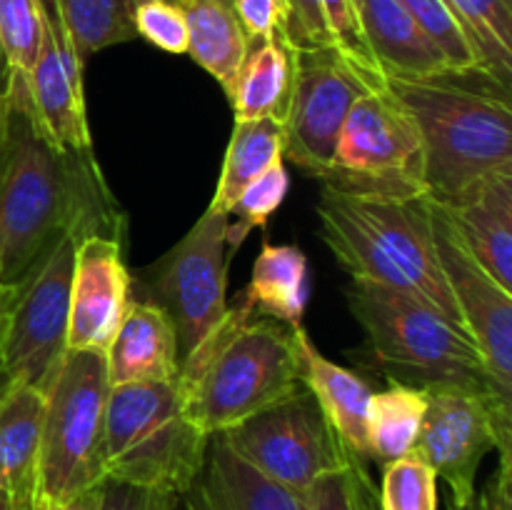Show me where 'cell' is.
Wrapping results in <instances>:
<instances>
[{
	"label": "cell",
	"mask_w": 512,
	"mask_h": 510,
	"mask_svg": "<svg viewBox=\"0 0 512 510\" xmlns=\"http://www.w3.org/2000/svg\"><path fill=\"white\" fill-rule=\"evenodd\" d=\"M243 295L258 315L278 320L288 328H303L310 300L308 255L298 245L263 243Z\"/></svg>",
	"instance_id": "obj_23"
},
{
	"label": "cell",
	"mask_w": 512,
	"mask_h": 510,
	"mask_svg": "<svg viewBox=\"0 0 512 510\" xmlns=\"http://www.w3.org/2000/svg\"><path fill=\"white\" fill-rule=\"evenodd\" d=\"M425 200V198H423ZM445 283L453 293L463 328L478 345L500 393L512 400V293L500 288L463 248L445 215L425 200Z\"/></svg>",
	"instance_id": "obj_14"
},
{
	"label": "cell",
	"mask_w": 512,
	"mask_h": 510,
	"mask_svg": "<svg viewBox=\"0 0 512 510\" xmlns=\"http://www.w3.org/2000/svg\"><path fill=\"white\" fill-rule=\"evenodd\" d=\"M0 510H15L13 500H10L5 493H0Z\"/></svg>",
	"instance_id": "obj_45"
},
{
	"label": "cell",
	"mask_w": 512,
	"mask_h": 510,
	"mask_svg": "<svg viewBox=\"0 0 512 510\" xmlns=\"http://www.w3.org/2000/svg\"><path fill=\"white\" fill-rule=\"evenodd\" d=\"M283 145V123H278V120H235L223 168H220L218 188H215L208 208L228 215L245 185L253 183L273 163L283 160Z\"/></svg>",
	"instance_id": "obj_25"
},
{
	"label": "cell",
	"mask_w": 512,
	"mask_h": 510,
	"mask_svg": "<svg viewBox=\"0 0 512 510\" xmlns=\"http://www.w3.org/2000/svg\"><path fill=\"white\" fill-rule=\"evenodd\" d=\"M200 510H310L308 498L245 463L223 438H210L205 468L190 488Z\"/></svg>",
	"instance_id": "obj_21"
},
{
	"label": "cell",
	"mask_w": 512,
	"mask_h": 510,
	"mask_svg": "<svg viewBox=\"0 0 512 510\" xmlns=\"http://www.w3.org/2000/svg\"><path fill=\"white\" fill-rule=\"evenodd\" d=\"M0 48L8 75L28 85L40 48L38 0H0Z\"/></svg>",
	"instance_id": "obj_32"
},
{
	"label": "cell",
	"mask_w": 512,
	"mask_h": 510,
	"mask_svg": "<svg viewBox=\"0 0 512 510\" xmlns=\"http://www.w3.org/2000/svg\"><path fill=\"white\" fill-rule=\"evenodd\" d=\"M103 485V483H100ZM100 485L93 490H85V493L75 495L73 500H68V503H60V505H53V508L48 510H98V503H100Z\"/></svg>",
	"instance_id": "obj_40"
},
{
	"label": "cell",
	"mask_w": 512,
	"mask_h": 510,
	"mask_svg": "<svg viewBox=\"0 0 512 510\" xmlns=\"http://www.w3.org/2000/svg\"><path fill=\"white\" fill-rule=\"evenodd\" d=\"M448 510H512V460H500L493 478L468 503L448 500Z\"/></svg>",
	"instance_id": "obj_38"
},
{
	"label": "cell",
	"mask_w": 512,
	"mask_h": 510,
	"mask_svg": "<svg viewBox=\"0 0 512 510\" xmlns=\"http://www.w3.org/2000/svg\"><path fill=\"white\" fill-rule=\"evenodd\" d=\"M15 295H18V285H8L3 278H0V353H3L5 335H8L10 310H13Z\"/></svg>",
	"instance_id": "obj_39"
},
{
	"label": "cell",
	"mask_w": 512,
	"mask_h": 510,
	"mask_svg": "<svg viewBox=\"0 0 512 510\" xmlns=\"http://www.w3.org/2000/svg\"><path fill=\"white\" fill-rule=\"evenodd\" d=\"M233 5L248 38H278L290 43L288 0H233Z\"/></svg>",
	"instance_id": "obj_35"
},
{
	"label": "cell",
	"mask_w": 512,
	"mask_h": 510,
	"mask_svg": "<svg viewBox=\"0 0 512 510\" xmlns=\"http://www.w3.org/2000/svg\"><path fill=\"white\" fill-rule=\"evenodd\" d=\"M288 40L293 48H333L320 0H288Z\"/></svg>",
	"instance_id": "obj_36"
},
{
	"label": "cell",
	"mask_w": 512,
	"mask_h": 510,
	"mask_svg": "<svg viewBox=\"0 0 512 510\" xmlns=\"http://www.w3.org/2000/svg\"><path fill=\"white\" fill-rule=\"evenodd\" d=\"M290 190V175L285 170L283 160L270 165L268 170L258 175L250 185H245L243 193L238 195V200L233 203L228 215H235L233 223L228 220V258H233L240 250V245L245 243L250 233L255 228H265L270 223V218L275 215V210L283 205L285 195Z\"/></svg>",
	"instance_id": "obj_29"
},
{
	"label": "cell",
	"mask_w": 512,
	"mask_h": 510,
	"mask_svg": "<svg viewBox=\"0 0 512 510\" xmlns=\"http://www.w3.org/2000/svg\"><path fill=\"white\" fill-rule=\"evenodd\" d=\"M355 10L385 78L435 80L455 73L400 0H355Z\"/></svg>",
	"instance_id": "obj_19"
},
{
	"label": "cell",
	"mask_w": 512,
	"mask_h": 510,
	"mask_svg": "<svg viewBox=\"0 0 512 510\" xmlns=\"http://www.w3.org/2000/svg\"><path fill=\"white\" fill-rule=\"evenodd\" d=\"M348 308L365 330L373 358L393 383L460 385L512 403L498 390L468 330L425 300L378 283L353 280Z\"/></svg>",
	"instance_id": "obj_5"
},
{
	"label": "cell",
	"mask_w": 512,
	"mask_h": 510,
	"mask_svg": "<svg viewBox=\"0 0 512 510\" xmlns=\"http://www.w3.org/2000/svg\"><path fill=\"white\" fill-rule=\"evenodd\" d=\"M78 243L75 238L63 240L43 268L18 285L10 310L0 370L13 383L33 385L40 393L50 388L68 353L70 280Z\"/></svg>",
	"instance_id": "obj_13"
},
{
	"label": "cell",
	"mask_w": 512,
	"mask_h": 510,
	"mask_svg": "<svg viewBox=\"0 0 512 510\" xmlns=\"http://www.w3.org/2000/svg\"><path fill=\"white\" fill-rule=\"evenodd\" d=\"M293 90V53L278 38H250L238 75L225 90L235 120L273 118L283 123Z\"/></svg>",
	"instance_id": "obj_22"
},
{
	"label": "cell",
	"mask_w": 512,
	"mask_h": 510,
	"mask_svg": "<svg viewBox=\"0 0 512 510\" xmlns=\"http://www.w3.org/2000/svg\"><path fill=\"white\" fill-rule=\"evenodd\" d=\"M8 115H10L8 93L0 90V178H3L5 153H8Z\"/></svg>",
	"instance_id": "obj_41"
},
{
	"label": "cell",
	"mask_w": 512,
	"mask_h": 510,
	"mask_svg": "<svg viewBox=\"0 0 512 510\" xmlns=\"http://www.w3.org/2000/svg\"><path fill=\"white\" fill-rule=\"evenodd\" d=\"M5 93L10 115L0 178V278L23 285L63 240L108 235L125 243V213L93 150L65 148L40 128L25 80L8 75Z\"/></svg>",
	"instance_id": "obj_1"
},
{
	"label": "cell",
	"mask_w": 512,
	"mask_h": 510,
	"mask_svg": "<svg viewBox=\"0 0 512 510\" xmlns=\"http://www.w3.org/2000/svg\"><path fill=\"white\" fill-rule=\"evenodd\" d=\"M293 90L283 120V158L313 178H323L333 163L340 130L368 83L335 48H293Z\"/></svg>",
	"instance_id": "obj_12"
},
{
	"label": "cell",
	"mask_w": 512,
	"mask_h": 510,
	"mask_svg": "<svg viewBox=\"0 0 512 510\" xmlns=\"http://www.w3.org/2000/svg\"><path fill=\"white\" fill-rule=\"evenodd\" d=\"M425 408V390L415 385L390 380L388 390L373 393L368 413V463L375 460L385 465L413 453Z\"/></svg>",
	"instance_id": "obj_26"
},
{
	"label": "cell",
	"mask_w": 512,
	"mask_h": 510,
	"mask_svg": "<svg viewBox=\"0 0 512 510\" xmlns=\"http://www.w3.org/2000/svg\"><path fill=\"white\" fill-rule=\"evenodd\" d=\"M13 385H15V383H13V380H10V378H8V375H5V373H3V370H0V400H3V398H5V393H8V390H10V388H13Z\"/></svg>",
	"instance_id": "obj_44"
},
{
	"label": "cell",
	"mask_w": 512,
	"mask_h": 510,
	"mask_svg": "<svg viewBox=\"0 0 512 510\" xmlns=\"http://www.w3.org/2000/svg\"><path fill=\"white\" fill-rule=\"evenodd\" d=\"M130 275L120 240L108 235L80 240L70 280L68 350L105 353L110 348L133 298Z\"/></svg>",
	"instance_id": "obj_15"
},
{
	"label": "cell",
	"mask_w": 512,
	"mask_h": 510,
	"mask_svg": "<svg viewBox=\"0 0 512 510\" xmlns=\"http://www.w3.org/2000/svg\"><path fill=\"white\" fill-rule=\"evenodd\" d=\"M415 453L448 483L450 503L475 495L480 463L490 450L512 460V403L460 385H428Z\"/></svg>",
	"instance_id": "obj_11"
},
{
	"label": "cell",
	"mask_w": 512,
	"mask_h": 510,
	"mask_svg": "<svg viewBox=\"0 0 512 510\" xmlns=\"http://www.w3.org/2000/svg\"><path fill=\"white\" fill-rule=\"evenodd\" d=\"M400 3L408 8V13L413 15L420 30L443 53V58L448 60L455 73L483 70L478 50H475L468 30L463 28L460 18L448 5V0H400Z\"/></svg>",
	"instance_id": "obj_30"
},
{
	"label": "cell",
	"mask_w": 512,
	"mask_h": 510,
	"mask_svg": "<svg viewBox=\"0 0 512 510\" xmlns=\"http://www.w3.org/2000/svg\"><path fill=\"white\" fill-rule=\"evenodd\" d=\"M485 78L493 75L468 70L435 80L385 78V88L413 115L423 138L425 200L448 203L475 180L512 168L508 93L473 88Z\"/></svg>",
	"instance_id": "obj_4"
},
{
	"label": "cell",
	"mask_w": 512,
	"mask_h": 510,
	"mask_svg": "<svg viewBox=\"0 0 512 510\" xmlns=\"http://www.w3.org/2000/svg\"><path fill=\"white\" fill-rule=\"evenodd\" d=\"M5 83H8V65H5L3 48H0V90H5Z\"/></svg>",
	"instance_id": "obj_43"
},
{
	"label": "cell",
	"mask_w": 512,
	"mask_h": 510,
	"mask_svg": "<svg viewBox=\"0 0 512 510\" xmlns=\"http://www.w3.org/2000/svg\"><path fill=\"white\" fill-rule=\"evenodd\" d=\"M178 498L155 490L135 488L128 483H115L105 480L100 485V503L98 510H175Z\"/></svg>",
	"instance_id": "obj_37"
},
{
	"label": "cell",
	"mask_w": 512,
	"mask_h": 510,
	"mask_svg": "<svg viewBox=\"0 0 512 510\" xmlns=\"http://www.w3.org/2000/svg\"><path fill=\"white\" fill-rule=\"evenodd\" d=\"M228 220L208 208L158 263L130 275L173 323L180 360L228 313Z\"/></svg>",
	"instance_id": "obj_9"
},
{
	"label": "cell",
	"mask_w": 512,
	"mask_h": 510,
	"mask_svg": "<svg viewBox=\"0 0 512 510\" xmlns=\"http://www.w3.org/2000/svg\"><path fill=\"white\" fill-rule=\"evenodd\" d=\"M138 38L170 55L188 53V25L178 0H140L133 10Z\"/></svg>",
	"instance_id": "obj_34"
},
{
	"label": "cell",
	"mask_w": 512,
	"mask_h": 510,
	"mask_svg": "<svg viewBox=\"0 0 512 510\" xmlns=\"http://www.w3.org/2000/svg\"><path fill=\"white\" fill-rule=\"evenodd\" d=\"M433 205L445 215L475 263L512 293V168L495 170L448 203Z\"/></svg>",
	"instance_id": "obj_16"
},
{
	"label": "cell",
	"mask_w": 512,
	"mask_h": 510,
	"mask_svg": "<svg viewBox=\"0 0 512 510\" xmlns=\"http://www.w3.org/2000/svg\"><path fill=\"white\" fill-rule=\"evenodd\" d=\"M293 330L255 313L240 293L238 303L180 360L175 378L183 413L208 438L225 433L258 410L300 388Z\"/></svg>",
	"instance_id": "obj_2"
},
{
	"label": "cell",
	"mask_w": 512,
	"mask_h": 510,
	"mask_svg": "<svg viewBox=\"0 0 512 510\" xmlns=\"http://www.w3.org/2000/svg\"><path fill=\"white\" fill-rule=\"evenodd\" d=\"M110 385L170 383L180 373L178 338L168 315L145 298H130L113 343L105 350Z\"/></svg>",
	"instance_id": "obj_18"
},
{
	"label": "cell",
	"mask_w": 512,
	"mask_h": 510,
	"mask_svg": "<svg viewBox=\"0 0 512 510\" xmlns=\"http://www.w3.org/2000/svg\"><path fill=\"white\" fill-rule=\"evenodd\" d=\"M208 445V435L185 418L175 380L110 385L103 433L105 480L180 498L198 483Z\"/></svg>",
	"instance_id": "obj_6"
},
{
	"label": "cell",
	"mask_w": 512,
	"mask_h": 510,
	"mask_svg": "<svg viewBox=\"0 0 512 510\" xmlns=\"http://www.w3.org/2000/svg\"><path fill=\"white\" fill-rule=\"evenodd\" d=\"M140 0H58L75 53L80 63L110 45L130 43L138 38L133 10Z\"/></svg>",
	"instance_id": "obj_27"
},
{
	"label": "cell",
	"mask_w": 512,
	"mask_h": 510,
	"mask_svg": "<svg viewBox=\"0 0 512 510\" xmlns=\"http://www.w3.org/2000/svg\"><path fill=\"white\" fill-rule=\"evenodd\" d=\"M298 378L320 405L350 455L368 463V413L373 388L353 370L325 358L303 328L293 330Z\"/></svg>",
	"instance_id": "obj_17"
},
{
	"label": "cell",
	"mask_w": 512,
	"mask_h": 510,
	"mask_svg": "<svg viewBox=\"0 0 512 510\" xmlns=\"http://www.w3.org/2000/svg\"><path fill=\"white\" fill-rule=\"evenodd\" d=\"M448 5L468 30L485 73L510 90L512 0H448Z\"/></svg>",
	"instance_id": "obj_28"
},
{
	"label": "cell",
	"mask_w": 512,
	"mask_h": 510,
	"mask_svg": "<svg viewBox=\"0 0 512 510\" xmlns=\"http://www.w3.org/2000/svg\"><path fill=\"white\" fill-rule=\"evenodd\" d=\"M45 393L15 383L0 400V493L15 510H38Z\"/></svg>",
	"instance_id": "obj_20"
},
{
	"label": "cell",
	"mask_w": 512,
	"mask_h": 510,
	"mask_svg": "<svg viewBox=\"0 0 512 510\" xmlns=\"http://www.w3.org/2000/svg\"><path fill=\"white\" fill-rule=\"evenodd\" d=\"M188 25V53L223 90L238 75L248 53V33L233 0H178Z\"/></svg>",
	"instance_id": "obj_24"
},
{
	"label": "cell",
	"mask_w": 512,
	"mask_h": 510,
	"mask_svg": "<svg viewBox=\"0 0 512 510\" xmlns=\"http://www.w3.org/2000/svg\"><path fill=\"white\" fill-rule=\"evenodd\" d=\"M320 183L365 198L418 200L428 195L423 138L413 115L388 88L365 90L355 100Z\"/></svg>",
	"instance_id": "obj_8"
},
{
	"label": "cell",
	"mask_w": 512,
	"mask_h": 510,
	"mask_svg": "<svg viewBox=\"0 0 512 510\" xmlns=\"http://www.w3.org/2000/svg\"><path fill=\"white\" fill-rule=\"evenodd\" d=\"M378 500L380 510H438V473L413 450L383 465Z\"/></svg>",
	"instance_id": "obj_31"
},
{
	"label": "cell",
	"mask_w": 512,
	"mask_h": 510,
	"mask_svg": "<svg viewBox=\"0 0 512 510\" xmlns=\"http://www.w3.org/2000/svg\"><path fill=\"white\" fill-rule=\"evenodd\" d=\"M310 510H380L378 488L368 473V463L350 455L348 468L325 475L308 493Z\"/></svg>",
	"instance_id": "obj_33"
},
{
	"label": "cell",
	"mask_w": 512,
	"mask_h": 510,
	"mask_svg": "<svg viewBox=\"0 0 512 510\" xmlns=\"http://www.w3.org/2000/svg\"><path fill=\"white\" fill-rule=\"evenodd\" d=\"M110 380L105 353L68 350L45 390L38 510L105 483L103 433Z\"/></svg>",
	"instance_id": "obj_7"
},
{
	"label": "cell",
	"mask_w": 512,
	"mask_h": 510,
	"mask_svg": "<svg viewBox=\"0 0 512 510\" xmlns=\"http://www.w3.org/2000/svg\"><path fill=\"white\" fill-rule=\"evenodd\" d=\"M265 478L308 498L325 475L348 468L350 453L305 385L220 433Z\"/></svg>",
	"instance_id": "obj_10"
},
{
	"label": "cell",
	"mask_w": 512,
	"mask_h": 510,
	"mask_svg": "<svg viewBox=\"0 0 512 510\" xmlns=\"http://www.w3.org/2000/svg\"><path fill=\"white\" fill-rule=\"evenodd\" d=\"M175 510H200L198 503H195V498L190 495V490L185 495H180L178 498V505H175Z\"/></svg>",
	"instance_id": "obj_42"
},
{
	"label": "cell",
	"mask_w": 512,
	"mask_h": 510,
	"mask_svg": "<svg viewBox=\"0 0 512 510\" xmlns=\"http://www.w3.org/2000/svg\"><path fill=\"white\" fill-rule=\"evenodd\" d=\"M315 210L320 238L350 278L415 295L463 328L423 198H365L323 185Z\"/></svg>",
	"instance_id": "obj_3"
}]
</instances>
